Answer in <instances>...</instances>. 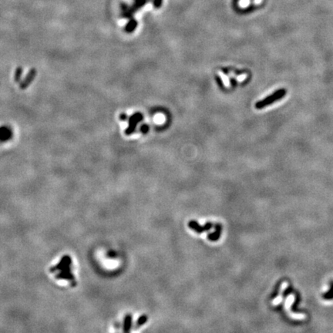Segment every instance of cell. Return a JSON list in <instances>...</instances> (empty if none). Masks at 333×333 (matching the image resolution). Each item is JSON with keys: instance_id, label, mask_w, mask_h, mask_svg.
I'll return each mask as SVG.
<instances>
[{"instance_id": "cell-1", "label": "cell", "mask_w": 333, "mask_h": 333, "mask_svg": "<svg viewBox=\"0 0 333 333\" xmlns=\"http://www.w3.org/2000/svg\"><path fill=\"white\" fill-rule=\"evenodd\" d=\"M286 93H287V91H286L285 89H279V90H275L272 94L269 95V96L265 97V99H263L262 100H260L256 103V109L261 110V109L265 108V107L277 102V101L280 100L281 98H283L285 96Z\"/></svg>"}, {"instance_id": "cell-3", "label": "cell", "mask_w": 333, "mask_h": 333, "mask_svg": "<svg viewBox=\"0 0 333 333\" xmlns=\"http://www.w3.org/2000/svg\"><path fill=\"white\" fill-rule=\"evenodd\" d=\"M188 225L192 230L195 231L196 232L199 233V234L204 232V231H209L210 229H211L212 226H213L212 224L210 223V222L206 223L204 226H201V225H200L198 222L195 221H190L188 223Z\"/></svg>"}, {"instance_id": "cell-9", "label": "cell", "mask_w": 333, "mask_h": 333, "mask_svg": "<svg viewBox=\"0 0 333 333\" xmlns=\"http://www.w3.org/2000/svg\"><path fill=\"white\" fill-rule=\"evenodd\" d=\"M149 126L147 124H143L140 126V132L143 134H147L149 131Z\"/></svg>"}, {"instance_id": "cell-6", "label": "cell", "mask_w": 333, "mask_h": 333, "mask_svg": "<svg viewBox=\"0 0 333 333\" xmlns=\"http://www.w3.org/2000/svg\"><path fill=\"white\" fill-rule=\"evenodd\" d=\"M35 74H36V72L34 70H32L30 72H29V74H28L27 76H26V80L22 83V85H21L22 88L24 89V88H26V87H27V86L29 85V84L32 82V79H33L34 76H35Z\"/></svg>"}, {"instance_id": "cell-11", "label": "cell", "mask_w": 333, "mask_h": 333, "mask_svg": "<svg viewBox=\"0 0 333 333\" xmlns=\"http://www.w3.org/2000/svg\"><path fill=\"white\" fill-rule=\"evenodd\" d=\"M146 322H147V316H145V315H143V316H141L140 318H139L138 322H137V325H138V326H142V325L144 324V323Z\"/></svg>"}, {"instance_id": "cell-2", "label": "cell", "mask_w": 333, "mask_h": 333, "mask_svg": "<svg viewBox=\"0 0 333 333\" xmlns=\"http://www.w3.org/2000/svg\"><path fill=\"white\" fill-rule=\"evenodd\" d=\"M143 119V115L142 113H136L134 115L131 116V117H130L128 127L126 128V131H125L126 134L130 135V134H133V133L135 131L137 124H138L140 121H142Z\"/></svg>"}, {"instance_id": "cell-5", "label": "cell", "mask_w": 333, "mask_h": 333, "mask_svg": "<svg viewBox=\"0 0 333 333\" xmlns=\"http://www.w3.org/2000/svg\"><path fill=\"white\" fill-rule=\"evenodd\" d=\"M215 228H216V229H215V232L208 234V235H207V238L210 241H218V239H219L220 236H221V226L220 224H217L216 226H215Z\"/></svg>"}, {"instance_id": "cell-7", "label": "cell", "mask_w": 333, "mask_h": 333, "mask_svg": "<svg viewBox=\"0 0 333 333\" xmlns=\"http://www.w3.org/2000/svg\"><path fill=\"white\" fill-rule=\"evenodd\" d=\"M137 21H135L134 19H131L130 21L127 23L125 29H126V31L127 32H132L135 29V28L137 27Z\"/></svg>"}, {"instance_id": "cell-12", "label": "cell", "mask_w": 333, "mask_h": 333, "mask_svg": "<svg viewBox=\"0 0 333 333\" xmlns=\"http://www.w3.org/2000/svg\"><path fill=\"white\" fill-rule=\"evenodd\" d=\"M126 117H127V116H126V114L122 113L121 115H120V120H126Z\"/></svg>"}, {"instance_id": "cell-8", "label": "cell", "mask_w": 333, "mask_h": 333, "mask_svg": "<svg viewBox=\"0 0 333 333\" xmlns=\"http://www.w3.org/2000/svg\"><path fill=\"white\" fill-rule=\"evenodd\" d=\"M131 324V317L130 316H126V321H125V331H128L130 326Z\"/></svg>"}, {"instance_id": "cell-10", "label": "cell", "mask_w": 333, "mask_h": 333, "mask_svg": "<svg viewBox=\"0 0 333 333\" xmlns=\"http://www.w3.org/2000/svg\"><path fill=\"white\" fill-rule=\"evenodd\" d=\"M21 75H22V69L19 67V68L17 70L16 73H15V81H17V82L19 81L20 77H21Z\"/></svg>"}, {"instance_id": "cell-4", "label": "cell", "mask_w": 333, "mask_h": 333, "mask_svg": "<svg viewBox=\"0 0 333 333\" xmlns=\"http://www.w3.org/2000/svg\"><path fill=\"white\" fill-rule=\"evenodd\" d=\"M12 137V130L8 126L0 128V141H7Z\"/></svg>"}]
</instances>
